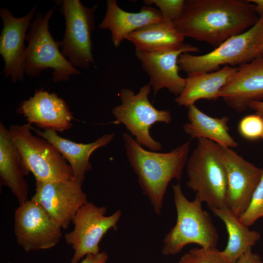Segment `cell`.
<instances>
[{"label":"cell","mask_w":263,"mask_h":263,"mask_svg":"<svg viewBox=\"0 0 263 263\" xmlns=\"http://www.w3.org/2000/svg\"><path fill=\"white\" fill-rule=\"evenodd\" d=\"M259 18L255 5L248 0H187L173 23L185 37L215 48L252 27Z\"/></svg>","instance_id":"6da1fadb"},{"label":"cell","mask_w":263,"mask_h":263,"mask_svg":"<svg viewBox=\"0 0 263 263\" xmlns=\"http://www.w3.org/2000/svg\"><path fill=\"white\" fill-rule=\"evenodd\" d=\"M122 136L127 156L137 176L142 194L147 197L155 213L160 215L169 184L173 179H181L190 141L162 153L145 149L126 132Z\"/></svg>","instance_id":"7a4b0ae2"},{"label":"cell","mask_w":263,"mask_h":263,"mask_svg":"<svg viewBox=\"0 0 263 263\" xmlns=\"http://www.w3.org/2000/svg\"><path fill=\"white\" fill-rule=\"evenodd\" d=\"M197 140L187 162V186L210 209L226 207L227 176L222 147L210 140Z\"/></svg>","instance_id":"3957f363"},{"label":"cell","mask_w":263,"mask_h":263,"mask_svg":"<svg viewBox=\"0 0 263 263\" xmlns=\"http://www.w3.org/2000/svg\"><path fill=\"white\" fill-rule=\"evenodd\" d=\"M172 188L176 222L163 239L162 254H177L190 244L203 248L216 247L218 234L210 215L202 207L203 202L196 197L193 201L188 200L179 183L172 185Z\"/></svg>","instance_id":"277c9868"},{"label":"cell","mask_w":263,"mask_h":263,"mask_svg":"<svg viewBox=\"0 0 263 263\" xmlns=\"http://www.w3.org/2000/svg\"><path fill=\"white\" fill-rule=\"evenodd\" d=\"M55 6L43 16L38 11L32 21L27 33V42L25 60V74L29 77L38 76L47 69L53 70V81L60 82L68 81L70 76L80 74L62 55L59 48L61 41L54 39L49 29V22Z\"/></svg>","instance_id":"5b68a950"},{"label":"cell","mask_w":263,"mask_h":263,"mask_svg":"<svg viewBox=\"0 0 263 263\" xmlns=\"http://www.w3.org/2000/svg\"><path fill=\"white\" fill-rule=\"evenodd\" d=\"M263 45V13L252 27L233 36L212 51L202 55L188 52L181 54L178 59L179 70L189 74L197 72H211L221 66L238 67L260 56Z\"/></svg>","instance_id":"8992f818"},{"label":"cell","mask_w":263,"mask_h":263,"mask_svg":"<svg viewBox=\"0 0 263 263\" xmlns=\"http://www.w3.org/2000/svg\"><path fill=\"white\" fill-rule=\"evenodd\" d=\"M10 135L36 182H48L74 178L72 169L58 150L48 140L36 136L29 124L12 125Z\"/></svg>","instance_id":"52a82bcc"},{"label":"cell","mask_w":263,"mask_h":263,"mask_svg":"<svg viewBox=\"0 0 263 263\" xmlns=\"http://www.w3.org/2000/svg\"><path fill=\"white\" fill-rule=\"evenodd\" d=\"M151 88L149 84H145L137 94L127 88L121 89V103L114 107L112 113L116 122L124 125L138 143L157 151L161 150L162 145L151 137L150 129L157 122L169 123L172 115L169 111L159 110L150 102Z\"/></svg>","instance_id":"ba28073f"},{"label":"cell","mask_w":263,"mask_h":263,"mask_svg":"<svg viewBox=\"0 0 263 263\" xmlns=\"http://www.w3.org/2000/svg\"><path fill=\"white\" fill-rule=\"evenodd\" d=\"M65 20L61 53L75 68L87 69L94 64L91 34L94 29V13L97 8L84 6L79 0L58 2Z\"/></svg>","instance_id":"9c48e42d"},{"label":"cell","mask_w":263,"mask_h":263,"mask_svg":"<svg viewBox=\"0 0 263 263\" xmlns=\"http://www.w3.org/2000/svg\"><path fill=\"white\" fill-rule=\"evenodd\" d=\"M106 212L105 207L89 202L77 211L72 222L73 230L64 235L66 242L74 251L71 263H78L88 255L100 252L102 238L110 230L116 229L121 211L118 210L109 216L106 215Z\"/></svg>","instance_id":"30bf717a"},{"label":"cell","mask_w":263,"mask_h":263,"mask_svg":"<svg viewBox=\"0 0 263 263\" xmlns=\"http://www.w3.org/2000/svg\"><path fill=\"white\" fill-rule=\"evenodd\" d=\"M14 231L17 243L27 252L50 249L62 237V228L32 199L19 203L16 210Z\"/></svg>","instance_id":"8fae6325"},{"label":"cell","mask_w":263,"mask_h":263,"mask_svg":"<svg viewBox=\"0 0 263 263\" xmlns=\"http://www.w3.org/2000/svg\"><path fill=\"white\" fill-rule=\"evenodd\" d=\"M34 6L24 16L17 18L6 8L0 10L2 29L0 36V54L4 61L2 74L13 83L22 82L25 74L26 47L24 45L27 31L36 14Z\"/></svg>","instance_id":"7c38bea8"},{"label":"cell","mask_w":263,"mask_h":263,"mask_svg":"<svg viewBox=\"0 0 263 263\" xmlns=\"http://www.w3.org/2000/svg\"><path fill=\"white\" fill-rule=\"evenodd\" d=\"M31 199L38 203L62 229H67L77 211L87 202L82 184L75 178L55 182H36Z\"/></svg>","instance_id":"4fadbf2b"},{"label":"cell","mask_w":263,"mask_h":263,"mask_svg":"<svg viewBox=\"0 0 263 263\" xmlns=\"http://www.w3.org/2000/svg\"><path fill=\"white\" fill-rule=\"evenodd\" d=\"M221 147L227 176L226 207L239 217L249 204L263 168L247 161L231 148Z\"/></svg>","instance_id":"5bb4252c"},{"label":"cell","mask_w":263,"mask_h":263,"mask_svg":"<svg viewBox=\"0 0 263 263\" xmlns=\"http://www.w3.org/2000/svg\"><path fill=\"white\" fill-rule=\"evenodd\" d=\"M17 112L28 124H36L44 129L63 132L72 126L73 114L65 101L54 93L40 89L23 101Z\"/></svg>","instance_id":"9a60e30c"},{"label":"cell","mask_w":263,"mask_h":263,"mask_svg":"<svg viewBox=\"0 0 263 263\" xmlns=\"http://www.w3.org/2000/svg\"><path fill=\"white\" fill-rule=\"evenodd\" d=\"M237 68L221 90L220 97L232 109L242 112L251 102L263 100V56Z\"/></svg>","instance_id":"2e32d148"},{"label":"cell","mask_w":263,"mask_h":263,"mask_svg":"<svg viewBox=\"0 0 263 263\" xmlns=\"http://www.w3.org/2000/svg\"><path fill=\"white\" fill-rule=\"evenodd\" d=\"M189 52L182 49L161 53L135 51V55L150 77L149 85L154 96L164 88L178 96L183 92L186 79L179 74L178 59L180 55Z\"/></svg>","instance_id":"e0dca14e"},{"label":"cell","mask_w":263,"mask_h":263,"mask_svg":"<svg viewBox=\"0 0 263 263\" xmlns=\"http://www.w3.org/2000/svg\"><path fill=\"white\" fill-rule=\"evenodd\" d=\"M185 37L166 20L150 24L131 33L126 39L132 42L135 51L161 53L182 49L198 52V47L184 43Z\"/></svg>","instance_id":"ac0fdd59"},{"label":"cell","mask_w":263,"mask_h":263,"mask_svg":"<svg viewBox=\"0 0 263 263\" xmlns=\"http://www.w3.org/2000/svg\"><path fill=\"white\" fill-rule=\"evenodd\" d=\"M164 20L159 9L151 6H143L139 12H129L121 9L115 0H108L105 15L98 28L111 32L112 42L117 48L131 33Z\"/></svg>","instance_id":"d6986e66"},{"label":"cell","mask_w":263,"mask_h":263,"mask_svg":"<svg viewBox=\"0 0 263 263\" xmlns=\"http://www.w3.org/2000/svg\"><path fill=\"white\" fill-rule=\"evenodd\" d=\"M32 130L51 143L61 153L71 166L75 179L80 183H83L86 173L92 166L89 159L91 155L96 149L104 147L110 143L114 133L103 135L95 141L88 143H77L59 136L56 131L51 129L43 131L34 128Z\"/></svg>","instance_id":"ffe728a7"},{"label":"cell","mask_w":263,"mask_h":263,"mask_svg":"<svg viewBox=\"0 0 263 263\" xmlns=\"http://www.w3.org/2000/svg\"><path fill=\"white\" fill-rule=\"evenodd\" d=\"M30 172L12 140L9 130L0 123V182L11 190L19 203L27 201L29 186L25 178Z\"/></svg>","instance_id":"44dd1931"},{"label":"cell","mask_w":263,"mask_h":263,"mask_svg":"<svg viewBox=\"0 0 263 263\" xmlns=\"http://www.w3.org/2000/svg\"><path fill=\"white\" fill-rule=\"evenodd\" d=\"M237 69V67L226 65L214 72L188 74L184 89L175 98V102L179 106L188 107L200 99L216 100L220 97L221 90Z\"/></svg>","instance_id":"7402d4cb"},{"label":"cell","mask_w":263,"mask_h":263,"mask_svg":"<svg viewBox=\"0 0 263 263\" xmlns=\"http://www.w3.org/2000/svg\"><path fill=\"white\" fill-rule=\"evenodd\" d=\"M188 122L184 124L183 127L191 139H207L221 146L231 149L239 146L238 142L229 133L228 117L210 116L193 104L188 107Z\"/></svg>","instance_id":"603a6c76"},{"label":"cell","mask_w":263,"mask_h":263,"mask_svg":"<svg viewBox=\"0 0 263 263\" xmlns=\"http://www.w3.org/2000/svg\"><path fill=\"white\" fill-rule=\"evenodd\" d=\"M210 210L225 224L228 238L222 252L231 263H235L259 241L261 234L258 231L250 230L241 222L239 217L226 207Z\"/></svg>","instance_id":"cb8c5ba5"},{"label":"cell","mask_w":263,"mask_h":263,"mask_svg":"<svg viewBox=\"0 0 263 263\" xmlns=\"http://www.w3.org/2000/svg\"><path fill=\"white\" fill-rule=\"evenodd\" d=\"M262 217H263V168L261 179L252 195L249 204L243 214L239 216V219L243 224L249 227Z\"/></svg>","instance_id":"d4e9b609"},{"label":"cell","mask_w":263,"mask_h":263,"mask_svg":"<svg viewBox=\"0 0 263 263\" xmlns=\"http://www.w3.org/2000/svg\"><path fill=\"white\" fill-rule=\"evenodd\" d=\"M238 130L240 135L247 140L262 139L263 115L256 113L244 116L239 122Z\"/></svg>","instance_id":"484cf974"},{"label":"cell","mask_w":263,"mask_h":263,"mask_svg":"<svg viewBox=\"0 0 263 263\" xmlns=\"http://www.w3.org/2000/svg\"><path fill=\"white\" fill-rule=\"evenodd\" d=\"M145 5L157 6L165 20L173 22L181 16L185 5L184 0H145Z\"/></svg>","instance_id":"4316f807"},{"label":"cell","mask_w":263,"mask_h":263,"mask_svg":"<svg viewBox=\"0 0 263 263\" xmlns=\"http://www.w3.org/2000/svg\"><path fill=\"white\" fill-rule=\"evenodd\" d=\"M199 263H231L216 247L193 248L189 250Z\"/></svg>","instance_id":"83f0119b"},{"label":"cell","mask_w":263,"mask_h":263,"mask_svg":"<svg viewBox=\"0 0 263 263\" xmlns=\"http://www.w3.org/2000/svg\"><path fill=\"white\" fill-rule=\"evenodd\" d=\"M109 258L105 251L87 255L80 263H107Z\"/></svg>","instance_id":"f1b7e54d"},{"label":"cell","mask_w":263,"mask_h":263,"mask_svg":"<svg viewBox=\"0 0 263 263\" xmlns=\"http://www.w3.org/2000/svg\"><path fill=\"white\" fill-rule=\"evenodd\" d=\"M235 263H263L260 257L252 252V248L247 250Z\"/></svg>","instance_id":"f546056e"},{"label":"cell","mask_w":263,"mask_h":263,"mask_svg":"<svg viewBox=\"0 0 263 263\" xmlns=\"http://www.w3.org/2000/svg\"><path fill=\"white\" fill-rule=\"evenodd\" d=\"M178 263H199L194 255L188 251L184 254L179 260Z\"/></svg>","instance_id":"4dcf8cb0"},{"label":"cell","mask_w":263,"mask_h":263,"mask_svg":"<svg viewBox=\"0 0 263 263\" xmlns=\"http://www.w3.org/2000/svg\"><path fill=\"white\" fill-rule=\"evenodd\" d=\"M248 108L253 110L256 113L263 115V100L251 102Z\"/></svg>","instance_id":"1f68e13d"},{"label":"cell","mask_w":263,"mask_h":263,"mask_svg":"<svg viewBox=\"0 0 263 263\" xmlns=\"http://www.w3.org/2000/svg\"><path fill=\"white\" fill-rule=\"evenodd\" d=\"M248 0L255 5L256 10L259 15L263 13V0Z\"/></svg>","instance_id":"d6a6232c"},{"label":"cell","mask_w":263,"mask_h":263,"mask_svg":"<svg viewBox=\"0 0 263 263\" xmlns=\"http://www.w3.org/2000/svg\"><path fill=\"white\" fill-rule=\"evenodd\" d=\"M260 56H263V45L260 49Z\"/></svg>","instance_id":"836d02e7"},{"label":"cell","mask_w":263,"mask_h":263,"mask_svg":"<svg viewBox=\"0 0 263 263\" xmlns=\"http://www.w3.org/2000/svg\"><path fill=\"white\" fill-rule=\"evenodd\" d=\"M8 263H11V262H8Z\"/></svg>","instance_id":"e575fe53"},{"label":"cell","mask_w":263,"mask_h":263,"mask_svg":"<svg viewBox=\"0 0 263 263\" xmlns=\"http://www.w3.org/2000/svg\"><path fill=\"white\" fill-rule=\"evenodd\" d=\"M262 139L263 140V138H262Z\"/></svg>","instance_id":"d590c367"}]
</instances>
